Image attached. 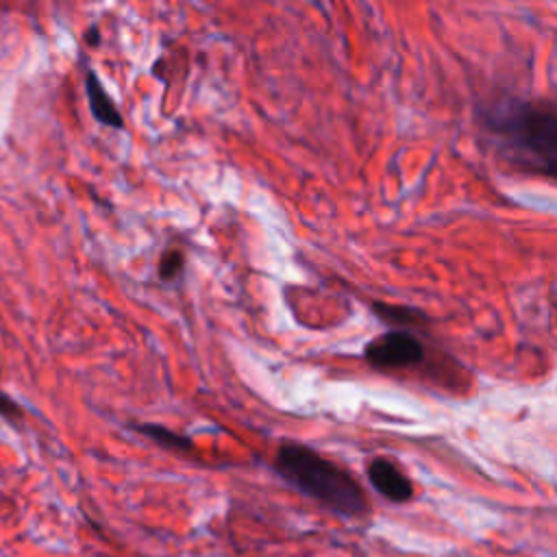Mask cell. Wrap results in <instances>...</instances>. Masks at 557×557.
<instances>
[{
  "mask_svg": "<svg viewBox=\"0 0 557 557\" xmlns=\"http://www.w3.org/2000/svg\"><path fill=\"white\" fill-rule=\"evenodd\" d=\"M135 429H137L141 435L150 437L152 442H157L159 446H163V448H168V450H191V448H194V444H191V440H189L187 435H181V433H176V431H170V429H165V426H161V424L141 422V424H135Z\"/></svg>",
  "mask_w": 557,
  "mask_h": 557,
  "instance_id": "obj_6",
  "label": "cell"
},
{
  "mask_svg": "<svg viewBox=\"0 0 557 557\" xmlns=\"http://www.w3.org/2000/svg\"><path fill=\"white\" fill-rule=\"evenodd\" d=\"M183 263H185V257L181 250H176V248L165 250L159 261V276L163 281H174L183 272Z\"/></svg>",
  "mask_w": 557,
  "mask_h": 557,
  "instance_id": "obj_8",
  "label": "cell"
},
{
  "mask_svg": "<svg viewBox=\"0 0 557 557\" xmlns=\"http://www.w3.org/2000/svg\"><path fill=\"white\" fill-rule=\"evenodd\" d=\"M505 154L529 172L557 181V113L522 100H505L481 113Z\"/></svg>",
  "mask_w": 557,
  "mask_h": 557,
  "instance_id": "obj_1",
  "label": "cell"
},
{
  "mask_svg": "<svg viewBox=\"0 0 557 557\" xmlns=\"http://www.w3.org/2000/svg\"><path fill=\"white\" fill-rule=\"evenodd\" d=\"M87 39H89V44L94 46V44L98 41V30H96V28H91V30H89V37H87Z\"/></svg>",
  "mask_w": 557,
  "mask_h": 557,
  "instance_id": "obj_10",
  "label": "cell"
},
{
  "mask_svg": "<svg viewBox=\"0 0 557 557\" xmlns=\"http://www.w3.org/2000/svg\"><path fill=\"white\" fill-rule=\"evenodd\" d=\"M368 479L372 487L392 503H407L413 496V483L387 457H374L368 463Z\"/></svg>",
  "mask_w": 557,
  "mask_h": 557,
  "instance_id": "obj_4",
  "label": "cell"
},
{
  "mask_svg": "<svg viewBox=\"0 0 557 557\" xmlns=\"http://www.w3.org/2000/svg\"><path fill=\"white\" fill-rule=\"evenodd\" d=\"M85 89H87V102H89V109H91V115L104 124V126H111V128H122L124 126V120H122V113L117 111L115 102L109 98V94L104 91L102 83L98 81L96 72L91 67L85 70Z\"/></svg>",
  "mask_w": 557,
  "mask_h": 557,
  "instance_id": "obj_5",
  "label": "cell"
},
{
  "mask_svg": "<svg viewBox=\"0 0 557 557\" xmlns=\"http://www.w3.org/2000/svg\"><path fill=\"white\" fill-rule=\"evenodd\" d=\"M274 468L289 485L337 516L355 518L368 511V498L361 485L344 468L305 444H281Z\"/></svg>",
  "mask_w": 557,
  "mask_h": 557,
  "instance_id": "obj_2",
  "label": "cell"
},
{
  "mask_svg": "<svg viewBox=\"0 0 557 557\" xmlns=\"http://www.w3.org/2000/svg\"><path fill=\"white\" fill-rule=\"evenodd\" d=\"M366 361L376 370H403L424 361V344L407 329H392L372 342L363 350Z\"/></svg>",
  "mask_w": 557,
  "mask_h": 557,
  "instance_id": "obj_3",
  "label": "cell"
},
{
  "mask_svg": "<svg viewBox=\"0 0 557 557\" xmlns=\"http://www.w3.org/2000/svg\"><path fill=\"white\" fill-rule=\"evenodd\" d=\"M372 309L376 315L389 324H400V326H416L424 322V313L413 309V307H403V305H387V302H374Z\"/></svg>",
  "mask_w": 557,
  "mask_h": 557,
  "instance_id": "obj_7",
  "label": "cell"
},
{
  "mask_svg": "<svg viewBox=\"0 0 557 557\" xmlns=\"http://www.w3.org/2000/svg\"><path fill=\"white\" fill-rule=\"evenodd\" d=\"M0 418L9 420V422H13V424H17V422L22 420V409H20V405H17L13 398H9L4 392H0Z\"/></svg>",
  "mask_w": 557,
  "mask_h": 557,
  "instance_id": "obj_9",
  "label": "cell"
}]
</instances>
